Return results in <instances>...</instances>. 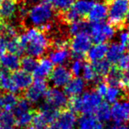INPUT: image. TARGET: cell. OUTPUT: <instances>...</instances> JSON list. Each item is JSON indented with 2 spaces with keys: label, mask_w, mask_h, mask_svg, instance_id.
I'll list each match as a JSON object with an SVG mask.
<instances>
[{
  "label": "cell",
  "mask_w": 129,
  "mask_h": 129,
  "mask_svg": "<svg viewBox=\"0 0 129 129\" xmlns=\"http://www.w3.org/2000/svg\"><path fill=\"white\" fill-rule=\"evenodd\" d=\"M82 75H83V79H84L85 82L88 83H97L101 79V77L97 75V74L93 66L91 64H84L83 67V70H82Z\"/></svg>",
  "instance_id": "4316f807"
},
{
  "label": "cell",
  "mask_w": 129,
  "mask_h": 129,
  "mask_svg": "<svg viewBox=\"0 0 129 129\" xmlns=\"http://www.w3.org/2000/svg\"><path fill=\"white\" fill-rule=\"evenodd\" d=\"M0 87L8 92L16 94L19 91L15 86V84L13 83L9 71L6 70L0 71Z\"/></svg>",
  "instance_id": "603a6c76"
},
{
  "label": "cell",
  "mask_w": 129,
  "mask_h": 129,
  "mask_svg": "<svg viewBox=\"0 0 129 129\" xmlns=\"http://www.w3.org/2000/svg\"><path fill=\"white\" fill-rule=\"evenodd\" d=\"M118 68L120 70H129V53L123 54L118 61Z\"/></svg>",
  "instance_id": "60d3db41"
},
{
  "label": "cell",
  "mask_w": 129,
  "mask_h": 129,
  "mask_svg": "<svg viewBox=\"0 0 129 129\" xmlns=\"http://www.w3.org/2000/svg\"><path fill=\"white\" fill-rule=\"evenodd\" d=\"M19 39L28 56L35 58L43 56L50 45L44 31L38 28L26 29L19 37Z\"/></svg>",
  "instance_id": "6da1fadb"
},
{
  "label": "cell",
  "mask_w": 129,
  "mask_h": 129,
  "mask_svg": "<svg viewBox=\"0 0 129 129\" xmlns=\"http://www.w3.org/2000/svg\"><path fill=\"white\" fill-rule=\"evenodd\" d=\"M7 51L18 56L22 55L25 50H24L21 43L20 42L19 37L16 36L14 38L7 39Z\"/></svg>",
  "instance_id": "f1b7e54d"
},
{
  "label": "cell",
  "mask_w": 129,
  "mask_h": 129,
  "mask_svg": "<svg viewBox=\"0 0 129 129\" xmlns=\"http://www.w3.org/2000/svg\"><path fill=\"white\" fill-rule=\"evenodd\" d=\"M27 3H29V4H37V3H39V0H26L25 1Z\"/></svg>",
  "instance_id": "c3c4849f"
},
{
  "label": "cell",
  "mask_w": 129,
  "mask_h": 129,
  "mask_svg": "<svg viewBox=\"0 0 129 129\" xmlns=\"http://www.w3.org/2000/svg\"><path fill=\"white\" fill-rule=\"evenodd\" d=\"M34 115H35V113L32 110L20 114L17 117H15V124L21 128L28 127L32 123Z\"/></svg>",
  "instance_id": "f546056e"
},
{
  "label": "cell",
  "mask_w": 129,
  "mask_h": 129,
  "mask_svg": "<svg viewBox=\"0 0 129 129\" xmlns=\"http://www.w3.org/2000/svg\"><path fill=\"white\" fill-rule=\"evenodd\" d=\"M128 99H129V96H128Z\"/></svg>",
  "instance_id": "6f0895ef"
},
{
  "label": "cell",
  "mask_w": 129,
  "mask_h": 129,
  "mask_svg": "<svg viewBox=\"0 0 129 129\" xmlns=\"http://www.w3.org/2000/svg\"><path fill=\"white\" fill-rule=\"evenodd\" d=\"M47 129H60V128H59L58 126L56 125V122H53V123H50V124L48 125V127H47Z\"/></svg>",
  "instance_id": "7dc6e473"
},
{
  "label": "cell",
  "mask_w": 129,
  "mask_h": 129,
  "mask_svg": "<svg viewBox=\"0 0 129 129\" xmlns=\"http://www.w3.org/2000/svg\"><path fill=\"white\" fill-rule=\"evenodd\" d=\"M48 123L40 114V112L35 114L31 124L29 126V129H47L48 127Z\"/></svg>",
  "instance_id": "f35d334b"
},
{
  "label": "cell",
  "mask_w": 129,
  "mask_h": 129,
  "mask_svg": "<svg viewBox=\"0 0 129 129\" xmlns=\"http://www.w3.org/2000/svg\"><path fill=\"white\" fill-rule=\"evenodd\" d=\"M45 102L49 106L54 107L56 110H64L68 104V96L64 93V91L58 87H52L47 89L45 94Z\"/></svg>",
  "instance_id": "ba28073f"
},
{
  "label": "cell",
  "mask_w": 129,
  "mask_h": 129,
  "mask_svg": "<svg viewBox=\"0 0 129 129\" xmlns=\"http://www.w3.org/2000/svg\"><path fill=\"white\" fill-rule=\"evenodd\" d=\"M7 51V39L0 35V57L5 53Z\"/></svg>",
  "instance_id": "f6af8a7d"
},
{
  "label": "cell",
  "mask_w": 129,
  "mask_h": 129,
  "mask_svg": "<svg viewBox=\"0 0 129 129\" xmlns=\"http://www.w3.org/2000/svg\"><path fill=\"white\" fill-rule=\"evenodd\" d=\"M13 83L19 91L26 90L33 83V76L25 70H16L11 74Z\"/></svg>",
  "instance_id": "9a60e30c"
},
{
  "label": "cell",
  "mask_w": 129,
  "mask_h": 129,
  "mask_svg": "<svg viewBox=\"0 0 129 129\" xmlns=\"http://www.w3.org/2000/svg\"><path fill=\"white\" fill-rule=\"evenodd\" d=\"M126 47H127V51H128V52H129V40H128V42H127V43Z\"/></svg>",
  "instance_id": "f5cc1de1"
},
{
  "label": "cell",
  "mask_w": 129,
  "mask_h": 129,
  "mask_svg": "<svg viewBox=\"0 0 129 129\" xmlns=\"http://www.w3.org/2000/svg\"><path fill=\"white\" fill-rule=\"evenodd\" d=\"M53 16V9L45 2L39 3L34 5L26 15L29 24L37 28H40V29L50 24Z\"/></svg>",
  "instance_id": "3957f363"
},
{
  "label": "cell",
  "mask_w": 129,
  "mask_h": 129,
  "mask_svg": "<svg viewBox=\"0 0 129 129\" xmlns=\"http://www.w3.org/2000/svg\"><path fill=\"white\" fill-rule=\"evenodd\" d=\"M92 44V40L87 32H83L73 36L70 42L71 55L74 58L83 59L87 55Z\"/></svg>",
  "instance_id": "5b68a950"
},
{
  "label": "cell",
  "mask_w": 129,
  "mask_h": 129,
  "mask_svg": "<svg viewBox=\"0 0 129 129\" xmlns=\"http://www.w3.org/2000/svg\"><path fill=\"white\" fill-rule=\"evenodd\" d=\"M126 21H127V23H129V12H128V14H127V19H126Z\"/></svg>",
  "instance_id": "816d5d0a"
},
{
  "label": "cell",
  "mask_w": 129,
  "mask_h": 129,
  "mask_svg": "<svg viewBox=\"0 0 129 129\" xmlns=\"http://www.w3.org/2000/svg\"><path fill=\"white\" fill-rule=\"evenodd\" d=\"M70 57V52L67 47L54 48L49 53V60L56 66H63L66 63Z\"/></svg>",
  "instance_id": "ffe728a7"
},
{
  "label": "cell",
  "mask_w": 129,
  "mask_h": 129,
  "mask_svg": "<svg viewBox=\"0 0 129 129\" xmlns=\"http://www.w3.org/2000/svg\"><path fill=\"white\" fill-rule=\"evenodd\" d=\"M91 24L83 20H78L74 22L70 23L69 28H68V31L70 35H75L78 34L83 33V32H87L89 31Z\"/></svg>",
  "instance_id": "d4e9b609"
},
{
  "label": "cell",
  "mask_w": 129,
  "mask_h": 129,
  "mask_svg": "<svg viewBox=\"0 0 129 129\" xmlns=\"http://www.w3.org/2000/svg\"><path fill=\"white\" fill-rule=\"evenodd\" d=\"M55 122L60 129H74L78 118L73 110H66L59 114Z\"/></svg>",
  "instance_id": "5bb4252c"
},
{
  "label": "cell",
  "mask_w": 129,
  "mask_h": 129,
  "mask_svg": "<svg viewBox=\"0 0 129 129\" xmlns=\"http://www.w3.org/2000/svg\"><path fill=\"white\" fill-rule=\"evenodd\" d=\"M0 66H1V64H0Z\"/></svg>",
  "instance_id": "91938a15"
},
{
  "label": "cell",
  "mask_w": 129,
  "mask_h": 129,
  "mask_svg": "<svg viewBox=\"0 0 129 129\" xmlns=\"http://www.w3.org/2000/svg\"><path fill=\"white\" fill-rule=\"evenodd\" d=\"M126 129H129V126H127V128Z\"/></svg>",
  "instance_id": "9f6ffc18"
},
{
  "label": "cell",
  "mask_w": 129,
  "mask_h": 129,
  "mask_svg": "<svg viewBox=\"0 0 129 129\" xmlns=\"http://www.w3.org/2000/svg\"><path fill=\"white\" fill-rule=\"evenodd\" d=\"M51 8L60 12H66L74 3V0H44Z\"/></svg>",
  "instance_id": "1f68e13d"
},
{
  "label": "cell",
  "mask_w": 129,
  "mask_h": 129,
  "mask_svg": "<svg viewBox=\"0 0 129 129\" xmlns=\"http://www.w3.org/2000/svg\"><path fill=\"white\" fill-rule=\"evenodd\" d=\"M108 8L107 4L103 2H97L91 7L89 13L87 14L88 20L91 23L103 22L107 18Z\"/></svg>",
  "instance_id": "2e32d148"
},
{
  "label": "cell",
  "mask_w": 129,
  "mask_h": 129,
  "mask_svg": "<svg viewBox=\"0 0 129 129\" xmlns=\"http://www.w3.org/2000/svg\"><path fill=\"white\" fill-rule=\"evenodd\" d=\"M72 78L70 70L64 66H57L49 76L50 82L55 87H64Z\"/></svg>",
  "instance_id": "8fae6325"
},
{
  "label": "cell",
  "mask_w": 129,
  "mask_h": 129,
  "mask_svg": "<svg viewBox=\"0 0 129 129\" xmlns=\"http://www.w3.org/2000/svg\"><path fill=\"white\" fill-rule=\"evenodd\" d=\"M37 64H38V60H36V58L30 56H24L21 60V67L22 70L30 74L33 73L34 70H35Z\"/></svg>",
  "instance_id": "8d00e7d4"
},
{
  "label": "cell",
  "mask_w": 129,
  "mask_h": 129,
  "mask_svg": "<svg viewBox=\"0 0 129 129\" xmlns=\"http://www.w3.org/2000/svg\"><path fill=\"white\" fill-rule=\"evenodd\" d=\"M122 87L129 89V70L124 71V73L122 74L121 87Z\"/></svg>",
  "instance_id": "ee69618b"
},
{
  "label": "cell",
  "mask_w": 129,
  "mask_h": 129,
  "mask_svg": "<svg viewBox=\"0 0 129 129\" xmlns=\"http://www.w3.org/2000/svg\"><path fill=\"white\" fill-rule=\"evenodd\" d=\"M128 1H129V0H128Z\"/></svg>",
  "instance_id": "94428289"
},
{
  "label": "cell",
  "mask_w": 129,
  "mask_h": 129,
  "mask_svg": "<svg viewBox=\"0 0 129 129\" xmlns=\"http://www.w3.org/2000/svg\"><path fill=\"white\" fill-rule=\"evenodd\" d=\"M109 24L114 27H122L126 22L129 12L128 0H108L107 2Z\"/></svg>",
  "instance_id": "277c9868"
},
{
  "label": "cell",
  "mask_w": 129,
  "mask_h": 129,
  "mask_svg": "<svg viewBox=\"0 0 129 129\" xmlns=\"http://www.w3.org/2000/svg\"><path fill=\"white\" fill-rule=\"evenodd\" d=\"M0 109H2V94L0 92Z\"/></svg>",
  "instance_id": "f907efd6"
},
{
  "label": "cell",
  "mask_w": 129,
  "mask_h": 129,
  "mask_svg": "<svg viewBox=\"0 0 129 129\" xmlns=\"http://www.w3.org/2000/svg\"><path fill=\"white\" fill-rule=\"evenodd\" d=\"M95 116L101 123H107L111 119V109L107 102H101L95 111Z\"/></svg>",
  "instance_id": "484cf974"
},
{
  "label": "cell",
  "mask_w": 129,
  "mask_h": 129,
  "mask_svg": "<svg viewBox=\"0 0 129 129\" xmlns=\"http://www.w3.org/2000/svg\"><path fill=\"white\" fill-rule=\"evenodd\" d=\"M106 83L110 86H116L121 87V78L122 74L121 70L118 68L112 67L110 72L106 76Z\"/></svg>",
  "instance_id": "d6a6232c"
},
{
  "label": "cell",
  "mask_w": 129,
  "mask_h": 129,
  "mask_svg": "<svg viewBox=\"0 0 129 129\" xmlns=\"http://www.w3.org/2000/svg\"><path fill=\"white\" fill-rule=\"evenodd\" d=\"M93 4L91 0H74L72 6L64 12V21L70 24L87 16Z\"/></svg>",
  "instance_id": "8992f818"
},
{
  "label": "cell",
  "mask_w": 129,
  "mask_h": 129,
  "mask_svg": "<svg viewBox=\"0 0 129 129\" xmlns=\"http://www.w3.org/2000/svg\"><path fill=\"white\" fill-rule=\"evenodd\" d=\"M17 0H0V21L1 22L11 21L19 12Z\"/></svg>",
  "instance_id": "7c38bea8"
},
{
  "label": "cell",
  "mask_w": 129,
  "mask_h": 129,
  "mask_svg": "<svg viewBox=\"0 0 129 129\" xmlns=\"http://www.w3.org/2000/svg\"><path fill=\"white\" fill-rule=\"evenodd\" d=\"M83 64H84V63L83 62L82 59L74 58V60H73L72 62L70 63V66L69 69L70 73L72 74V75L79 76L81 73H82Z\"/></svg>",
  "instance_id": "ab89813d"
},
{
  "label": "cell",
  "mask_w": 129,
  "mask_h": 129,
  "mask_svg": "<svg viewBox=\"0 0 129 129\" xmlns=\"http://www.w3.org/2000/svg\"><path fill=\"white\" fill-rule=\"evenodd\" d=\"M47 89V83L45 79H35L31 85L26 89L25 98H26L30 103H37L45 96Z\"/></svg>",
  "instance_id": "9c48e42d"
},
{
  "label": "cell",
  "mask_w": 129,
  "mask_h": 129,
  "mask_svg": "<svg viewBox=\"0 0 129 129\" xmlns=\"http://www.w3.org/2000/svg\"></svg>",
  "instance_id": "6125c7cd"
},
{
  "label": "cell",
  "mask_w": 129,
  "mask_h": 129,
  "mask_svg": "<svg viewBox=\"0 0 129 129\" xmlns=\"http://www.w3.org/2000/svg\"><path fill=\"white\" fill-rule=\"evenodd\" d=\"M16 34H17V29L12 24L8 22L0 23V35L4 37L6 39L16 37Z\"/></svg>",
  "instance_id": "d590c367"
},
{
  "label": "cell",
  "mask_w": 129,
  "mask_h": 129,
  "mask_svg": "<svg viewBox=\"0 0 129 129\" xmlns=\"http://www.w3.org/2000/svg\"><path fill=\"white\" fill-rule=\"evenodd\" d=\"M15 124V116L10 111H0V127H12Z\"/></svg>",
  "instance_id": "74e56055"
},
{
  "label": "cell",
  "mask_w": 129,
  "mask_h": 129,
  "mask_svg": "<svg viewBox=\"0 0 129 129\" xmlns=\"http://www.w3.org/2000/svg\"><path fill=\"white\" fill-rule=\"evenodd\" d=\"M92 66L95 70H96L97 75L101 78L106 77L112 68L111 64L106 59H102L99 60V61L92 63Z\"/></svg>",
  "instance_id": "836d02e7"
},
{
  "label": "cell",
  "mask_w": 129,
  "mask_h": 129,
  "mask_svg": "<svg viewBox=\"0 0 129 129\" xmlns=\"http://www.w3.org/2000/svg\"><path fill=\"white\" fill-rule=\"evenodd\" d=\"M19 98L15 93L6 92L2 95V109L7 111H12L14 109Z\"/></svg>",
  "instance_id": "4dcf8cb0"
},
{
  "label": "cell",
  "mask_w": 129,
  "mask_h": 129,
  "mask_svg": "<svg viewBox=\"0 0 129 129\" xmlns=\"http://www.w3.org/2000/svg\"><path fill=\"white\" fill-rule=\"evenodd\" d=\"M101 102V96L96 91H86L79 96L71 98L68 105L74 113L92 114Z\"/></svg>",
  "instance_id": "7a4b0ae2"
},
{
  "label": "cell",
  "mask_w": 129,
  "mask_h": 129,
  "mask_svg": "<svg viewBox=\"0 0 129 129\" xmlns=\"http://www.w3.org/2000/svg\"><path fill=\"white\" fill-rule=\"evenodd\" d=\"M91 1L94 2V1H101V0H91Z\"/></svg>",
  "instance_id": "11a10c76"
},
{
  "label": "cell",
  "mask_w": 129,
  "mask_h": 129,
  "mask_svg": "<svg viewBox=\"0 0 129 129\" xmlns=\"http://www.w3.org/2000/svg\"><path fill=\"white\" fill-rule=\"evenodd\" d=\"M111 109V118L115 124L123 125L129 122V101H118L113 103Z\"/></svg>",
  "instance_id": "30bf717a"
},
{
  "label": "cell",
  "mask_w": 129,
  "mask_h": 129,
  "mask_svg": "<svg viewBox=\"0 0 129 129\" xmlns=\"http://www.w3.org/2000/svg\"><path fill=\"white\" fill-rule=\"evenodd\" d=\"M79 129H105L103 123L92 114H83L77 122Z\"/></svg>",
  "instance_id": "d6986e66"
},
{
  "label": "cell",
  "mask_w": 129,
  "mask_h": 129,
  "mask_svg": "<svg viewBox=\"0 0 129 129\" xmlns=\"http://www.w3.org/2000/svg\"><path fill=\"white\" fill-rule=\"evenodd\" d=\"M0 64L4 67L6 70L16 71L21 66V60L19 56L12 53H4L0 57Z\"/></svg>",
  "instance_id": "44dd1931"
},
{
  "label": "cell",
  "mask_w": 129,
  "mask_h": 129,
  "mask_svg": "<svg viewBox=\"0 0 129 129\" xmlns=\"http://www.w3.org/2000/svg\"><path fill=\"white\" fill-rule=\"evenodd\" d=\"M127 128V126H124V125H118V124H116L114 125V126H112L110 127H109L108 129H126Z\"/></svg>",
  "instance_id": "bcb514c9"
},
{
  "label": "cell",
  "mask_w": 129,
  "mask_h": 129,
  "mask_svg": "<svg viewBox=\"0 0 129 129\" xmlns=\"http://www.w3.org/2000/svg\"><path fill=\"white\" fill-rule=\"evenodd\" d=\"M39 112H40V114L43 115V117L45 118L48 124L55 122L60 114L58 110L49 106L46 102L42 105L41 107H40V110Z\"/></svg>",
  "instance_id": "cb8c5ba5"
},
{
  "label": "cell",
  "mask_w": 129,
  "mask_h": 129,
  "mask_svg": "<svg viewBox=\"0 0 129 129\" xmlns=\"http://www.w3.org/2000/svg\"><path fill=\"white\" fill-rule=\"evenodd\" d=\"M0 23H1V21H0Z\"/></svg>",
  "instance_id": "680465c9"
},
{
  "label": "cell",
  "mask_w": 129,
  "mask_h": 129,
  "mask_svg": "<svg viewBox=\"0 0 129 129\" xmlns=\"http://www.w3.org/2000/svg\"><path fill=\"white\" fill-rule=\"evenodd\" d=\"M128 40H129V32L128 31L120 32V34L118 35V43L126 47Z\"/></svg>",
  "instance_id": "7bdbcfd3"
},
{
  "label": "cell",
  "mask_w": 129,
  "mask_h": 129,
  "mask_svg": "<svg viewBox=\"0 0 129 129\" xmlns=\"http://www.w3.org/2000/svg\"><path fill=\"white\" fill-rule=\"evenodd\" d=\"M128 25H127V31L129 32V23H127Z\"/></svg>",
  "instance_id": "db71d44e"
},
{
  "label": "cell",
  "mask_w": 129,
  "mask_h": 129,
  "mask_svg": "<svg viewBox=\"0 0 129 129\" xmlns=\"http://www.w3.org/2000/svg\"><path fill=\"white\" fill-rule=\"evenodd\" d=\"M89 35L92 42L96 43H106L111 40L115 35V29L110 24L98 22L92 23L90 25Z\"/></svg>",
  "instance_id": "52a82bcc"
},
{
  "label": "cell",
  "mask_w": 129,
  "mask_h": 129,
  "mask_svg": "<svg viewBox=\"0 0 129 129\" xmlns=\"http://www.w3.org/2000/svg\"><path fill=\"white\" fill-rule=\"evenodd\" d=\"M29 110H31V106H30L29 101L26 98H20L16 102L14 109L12 110V114L15 117H17L18 115Z\"/></svg>",
  "instance_id": "e575fe53"
},
{
  "label": "cell",
  "mask_w": 129,
  "mask_h": 129,
  "mask_svg": "<svg viewBox=\"0 0 129 129\" xmlns=\"http://www.w3.org/2000/svg\"><path fill=\"white\" fill-rule=\"evenodd\" d=\"M108 46L109 45L106 43H96V45L91 46L87 53L88 60L91 63H95L105 59V57L106 56Z\"/></svg>",
  "instance_id": "ac0fdd59"
},
{
  "label": "cell",
  "mask_w": 129,
  "mask_h": 129,
  "mask_svg": "<svg viewBox=\"0 0 129 129\" xmlns=\"http://www.w3.org/2000/svg\"><path fill=\"white\" fill-rule=\"evenodd\" d=\"M0 129H14L13 127H0Z\"/></svg>",
  "instance_id": "681fc988"
},
{
  "label": "cell",
  "mask_w": 129,
  "mask_h": 129,
  "mask_svg": "<svg viewBox=\"0 0 129 129\" xmlns=\"http://www.w3.org/2000/svg\"><path fill=\"white\" fill-rule=\"evenodd\" d=\"M108 89V84L106 82H102V81H99L96 83V91L100 95V96L102 97L105 96L106 91Z\"/></svg>",
  "instance_id": "b9f144b4"
},
{
  "label": "cell",
  "mask_w": 129,
  "mask_h": 129,
  "mask_svg": "<svg viewBox=\"0 0 129 129\" xmlns=\"http://www.w3.org/2000/svg\"><path fill=\"white\" fill-rule=\"evenodd\" d=\"M123 95V91L121 88V87H116V86H110L108 87V89L105 98L106 100L107 103H114L116 101H119Z\"/></svg>",
  "instance_id": "83f0119b"
},
{
  "label": "cell",
  "mask_w": 129,
  "mask_h": 129,
  "mask_svg": "<svg viewBox=\"0 0 129 129\" xmlns=\"http://www.w3.org/2000/svg\"><path fill=\"white\" fill-rule=\"evenodd\" d=\"M125 47L118 43H113L108 46L106 60L110 64H117L120 57L124 54Z\"/></svg>",
  "instance_id": "7402d4cb"
},
{
  "label": "cell",
  "mask_w": 129,
  "mask_h": 129,
  "mask_svg": "<svg viewBox=\"0 0 129 129\" xmlns=\"http://www.w3.org/2000/svg\"><path fill=\"white\" fill-rule=\"evenodd\" d=\"M54 68L53 63L48 58H41L37 64L35 70H34V77L35 79H45L49 77Z\"/></svg>",
  "instance_id": "e0dca14e"
},
{
  "label": "cell",
  "mask_w": 129,
  "mask_h": 129,
  "mask_svg": "<svg viewBox=\"0 0 129 129\" xmlns=\"http://www.w3.org/2000/svg\"><path fill=\"white\" fill-rule=\"evenodd\" d=\"M86 87V82L83 78L75 76L71 78V79L64 87V91L68 96H77L82 94Z\"/></svg>",
  "instance_id": "4fadbf2b"
}]
</instances>
